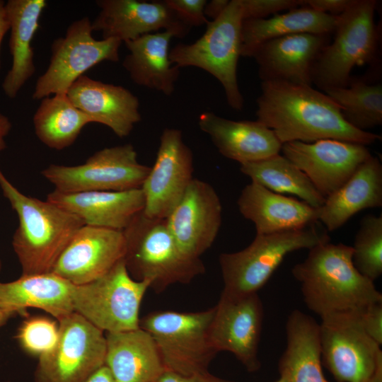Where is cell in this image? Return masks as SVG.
I'll list each match as a JSON object with an SVG mask.
<instances>
[{
    "label": "cell",
    "instance_id": "6da1fadb",
    "mask_svg": "<svg viewBox=\"0 0 382 382\" xmlns=\"http://www.w3.org/2000/svg\"><path fill=\"white\" fill-rule=\"evenodd\" d=\"M257 105V120L271 129L282 144L332 139L367 146L381 138L347 123L340 108L311 85L262 81Z\"/></svg>",
    "mask_w": 382,
    "mask_h": 382
},
{
    "label": "cell",
    "instance_id": "7a4b0ae2",
    "mask_svg": "<svg viewBox=\"0 0 382 382\" xmlns=\"http://www.w3.org/2000/svg\"><path fill=\"white\" fill-rule=\"evenodd\" d=\"M352 253V246L342 243H320L309 249L306 259L291 269L306 306L320 318L361 311L382 302L374 282L354 267Z\"/></svg>",
    "mask_w": 382,
    "mask_h": 382
},
{
    "label": "cell",
    "instance_id": "3957f363",
    "mask_svg": "<svg viewBox=\"0 0 382 382\" xmlns=\"http://www.w3.org/2000/svg\"><path fill=\"white\" fill-rule=\"evenodd\" d=\"M0 187L18 217L12 245L22 274L51 272L77 231L85 225L75 214L48 200L25 195L0 170Z\"/></svg>",
    "mask_w": 382,
    "mask_h": 382
},
{
    "label": "cell",
    "instance_id": "277c9868",
    "mask_svg": "<svg viewBox=\"0 0 382 382\" xmlns=\"http://www.w3.org/2000/svg\"><path fill=\"white\" fill-rule=\"evenodd\" d=\"M125 238L123 257L130 276L146 281L156 293L175 284L190 283L205 272L201 258L185 253L176 242L166 219L139 213L122 231Z\"/></svg>",
    "mask_w": 382,
    "mask_h": 382
},
{
    "label": "cell",
    "instance_id": "5b68a950",
    "mask_svg": "<svg viewBox=\"0 0 382 382\" xmlns=\"http://www.w3.org/2000/svg\"><path fill=\"white\" fill-rule=\"evenodd\" d=\"M311 225L299 229L256 234L250 245L243 250L221 253L219 262L224 282L222 291L238 295L257 293L288 254L330 241L326 232Z\"/></svg>",
    "mask_w": 382,
    "mask_h": 382
},
{
    "label": "cell",
    "instance_id": "8992f818",
    "mask_svg": "<svg viewBox=\"0 0 382 382\" xmlns=\"http://www.w3.org/2000/svg\"><path fill=\"white\" fill-rule=\"evenodd\" d=\"M243 21L240 0H231L217 18L209 21L198 40L178 44L169 52L170 62L179 68L195 66L214 76L222 85L229 106L238 111L244 105L237 79Z\"/></svg>",
    "mask_w": 382,
    "mask_h": 382
},
{
    "label": "cell",
    "instance_id": "52a82bcc",
    "mask_svg": "<svg viewBox=\"0 0 382 382\" xmlns=\"http://www.w3.org/2000/svg\"><path fill=\"white\" fill-rule=\"evenodd\" d=\"M214 307L197 312L156 311L140 318L153 337L166 371L181 375L208 371L217 354L209 337Z\"/></svg>",
    "mask_w": 382,
    "mask_h": 382
},
{
    "label": "cell",
    "instance_id": "ba28073f",
    "mask_svg": "<svg viewBox=\"0 0 382 382\" xmlns=\"http://www.w3.org/2000/svg\"><path fill=\"white\" fill-rule=\"evenodd\" d=\"M377 5L376 0H354L338 16L334 40L320 52L312 69V83L323 91L347 86L354 67L374 60L378 40Z\"/></svg>",
    "mask_w": 382,
    "mask_h": 382
},
{
    "label": "cell",
    "instance_id": "9c48e42d",
    "mask_svg": "<svg viewBox=\"0 0 382 382\" xmlns=\"http://www.w3.org/2000/svg\"><path fill=\"white\" fill-rule=\"evenodd\" d=\"M149 283L129 274L124 260L100 277L74 285L72 305L77 313L106 333L139 328V310Z\"/></svg>",
    "mask_w": 382,
    "mask_h": 382
},
{
    "label": "cell",
    "instance_id": "30bf717a",
    "mask_svg": "<svg viewBox=\"0 0 382 382\" xmlns=\"http://www.w3.org/2000/svg\"><path fill=\"white\" fill-rule=\"evenodd\" d=\"M150 166L139 162L131 144L104 148L78 166L51 164L42 175L63 193L140 189Z\"/></svg>",
    "mask_w": 382,
    "mask_h": 382
},
{
    "label": "cell",
    "instance_id": "8fae6325",
    "mask_svg": "<svg viewBox=\"0 0 382 382\" xmlns=\"http://www.w3.org/2000/svg\"><path fill=\"white\" fill-rule=\"evenodd\" d=\"M91 21L84 17L72 22L65 35L51 46L50 64L37 80L33 99L66 93L83 73L103 61L118 62L122 41L116 38L97 40L92 35Z\"/></svg>",
    "mask_w": 382,
    "mask_h": 382
},
{
    "label": "cell",
    "instance_id": "7c38bea8",
    "mask_svg": "<svg viewBox=\"0 0 382 382\" xmlns=\"http://www.w3.org/2000/svg\"><path fill=\"white\" fill-rule=\"evenodd\" d=\"M54 347L38 358L35 382H86L105 364L104 332L73 312L58 321Z\"/></svg>",
    "mask_w": 382,
    "mask_h": 382
},
{
    "label": "cell",
    "instance_id": "4fadbf2b",
    "mask_svg": "<svg viewBox=\"0 0 382 382\" xmlns=\"http://www.w3.org/2000/svg\"><path fill=\"white\" fill-rule=\"evenodd\" d=\"M361 311L337 313L320 318L322 364L337 382H368L382 362L381 346L364 330Z\"/></svg>",
    "mask_w": 382,
    "mask_h": 382
},
{
    "label": "cell",
    "instance_id": "5bb4252c",
    "mask_svg": "<svg viewBox=\"0 0 382 382\" xmlns=\"http://www.w3.org/2000/svg\"><path fill=\"white\" fill-rule=\"evenodd\" d=\"M214 307L209 337L214 349L233 354L249 372L258 371L264 310L257 293L238 295L221 291Z\"/></svg>",
    "mask_w": 382,
    "mask_h": 382
},
{
    "label": "cell",
    "instance_id": "9a60e30c",
    "mask_svg": "<svg viewBox=\"0 0 382 382\" xmlns=\"http://www.w3.org/2000/svg\"><path fill=\"white\" fill-rule=\"evenodd\" d=\"M193 170L192 152L183 141L182 132L164 129L156 160L141 187L143 213L151 219H166L192 180Z\"/></svg>",
    "mask_w": 382,
    "mask_h": 382
},
{
    "label": "cell",
    "instance_id": "2e32d148",
    "mask_svg": "<svg viewBox=\"0 0 382 382\" xmlns=\"http://www.w3.org/2000/svg\"><path fill=\"white\" fill-rule=\"evenodd\" d=\"M281 151L325 199L371 156L364 144L332 139L311 143L286 142L282 144Z\"/></svg>",
    "mask_w": 382,
    "mask_h": 382
},
{
    "label": "cell",
    "instance_id": "e0dca14e",
    "mask_svg": "<svg viewBox=\"0 0 382 382\" xmlns=\"http://www.w3.org/2000/svg\"><path fill=\"white\" fill-rule=\"evenodd\" d=\"M166 219L182 250L192 257L200 258L214 243L221 226L220 198L209 183L193 178Z\"/></svg>",
    "mask_w": 382,
    "mask_h": 382
},
{
    "label": "cell",
    "instance_id": "ac0fdd59",
    "mask_svg": "<svg viewBox=\"0 0 382 382\" xmlns=\"http://www.w3.org/2000/svg\"><path fill=\"white\" fill-rule=\"evenodd\" d=\"M122 231L83 225L65 247L52 272L74 285L91 282L122 260Z\"/></svg>",
    "mask_w": 382,
    "mask_h": 382
},
{
    "label": "cell",
    "instance_id": "d6986e66",
    "mask_svg": "<svg viewBox=\"0 0 382 382\" xmlns=\"http://www.w3.org/2000/svg\"><path fill=\"white\" fill-rule=\"evenodd\" d=\"M96 4L100 11L91 26L103 39L125 42L161 30L183 37L190 30L163 1L98 0Z\"/></svg>",
    "mask_w": 382,
    "mask_h": 382
},
{
    "label": "cell",
    "instance_id": "ffe728a7",
    "mask_svg": "<svg viewBox=\"0 0 382 382\" xmlns=\"http://www.w3.org/2000/svg\"><path fill=\"white\" fill-rule=\"evenodd\" d=\"M329 35L300 33L263 42L253 52L262 81H279L311 85L312 69Z\"/></svg>",
    "mask_w": 382,
    "mask_h": 382
},
{
    "label": "cell",
    "instance_id": "44dd1931",
    "mask_svg": "<svg viewBox=\"0 0 382 382\" xmlns=\"http://www.w3.org/2000/svg\"><path fill=\"white\" fill-rule=\"evenodd\" d=\"M66 95L93 122L107 126L121 138L127 137L141 120L138 98L121 86L82 75L69 88Z\"/></svg>",
    "mask_w": 382,
    "mask_h": 382
},
{
    "label": "cell",
    "instance_id": "7402d4cb",
    "mask_svg": "<svg viewBox=\"0 0 382 382\" xmlns=\"http://www.w3.org/2000/svg\"><path fill=\"white\" fill-rule=\"evenodd\" d=\"M237 205L241 215L254 224L256 234L302 228L318 221V208L253 181L242 190Z\"/></svg>",
    "mask_w": 382,
    "mask_h": 382
},
{
    "label": "cell",
    "instance_id": "603a6c76",
    "mask_svg": "<svg viewBox=\"0 0 382 382\" xmlns=\"http://www.w3.org/2000/svg\"><path fill=\"white\" fill-rule=\"evenodd\" d=\"M198 125L221 155L240 164L279 154L282 149L274 132L257 120L235 121L205 112Z\"/></svg>",
    "mask_w": 382,
    "mask_h": 382
},
{
    "label": "cell",
    "instance_id": "cb8c5ba5",
    "mask_svg": "<svg viewBox=\"0 0 382 382\" xmlns=\"http://www.w3.org/2000/svg\"><path fill=\"white\" fill-rule=\"evenodd\" d=\"M80 218L85 225L122 231L144 208L141 189L126 191H91L63 193L53 190L47 196Z\"/></svg>",
    "mask_w": 382,
    "mask_h": 382
},
{
    "label": "cell",
    "instance_id": "d4e9b609",
    "mask_svg": "<svg viewBox=\"0 0 382 382\" xmlns=\"http://www.w3.org/2000/svg\"><path fill=\"white\" fill-rule=\"evenodd\" d=\"M73 286L52 272L21 274L14 281L0 282V311L28 316L27 308H39L59 321L74 312Z\"/></svg>",
    "mask_w": 382,
    "mask_h": 382
},
{
    "label": "cell",
    "instance_id": "484cf974",
    "mask_svg": "<svg viewBox=\"0 0 382 382\" xmlns=\"http://www.w3.org/2000/svg\"><path fill=\"white\" fill-rule=\"evenodd\" d=\"M382 207V164L371 156L353 175L318 208V221L328 231L342 226L366 209Z\"/></svg>",
    "mask_w": 382,
    "mask_h": 382
},
{
    "label": "cell",
    "instance_id": "4316f807",
    "mask_svg": "<svg viewBox=\"0 0 382 382\" xmlns=\"http://www.w3.org/2000/svg\"><path fill=\"white\" fill-rule=\"evenodd\" d=\"M105 337V365L116 382H156L166 371L153 337L141 328Z\"/></svg>",
    "mask_w": 382,
    "mask_h": 382
},
{
    "label": "cell",
    "instance_id": "83f0119b",
    "mask_svg": "<svg viewBox=\"0 0 382 382\" xmlns=\"http://www.w3.org/2000/svg\"><path fill=\"white\" fill-rule=\"evenodd\" d=\"M173 33L163 30L141 35L125 42L129 53L122 66L134 83L170 96L179 76V67L169 58V45Z\"/></svg>",
    "mask_w": 382,
    "mask_h": 382
},
{
    "label": "cell",
    "instance_id": "f1b7e54d",
    "mask_svg": "<svg viewBox=\"0 0 382 382\" xmlns=\"http://www.w3.org/2000/svg\"><path fill=\"white\" fill-rule=\"evenodd\" d=\"M286 348L278 369L287 382H329L323 372L319 323L308 314L294 310L286 323Z\"/></svg>",
    "mask_w": 382,
    "mask_h": 382
},
{
    "label": "cell",
    "instance_id": "f546056e",
    "mask_svg": "<svg viewBox=\"0 0 382 382\" xmlns=\"http://www.w3.org/2000/svg\"><path fill=\"white\" fill-rule=\"evenodd\" d=\"M46 6L45 0H8L6 3L11 24L12 65L3 81L2 89L10 98L16 97L35 71L31 43Z\"/></svg>",
    "mask_w": 382,
    "mask_h": 382
},
{
    "label": "cell",
    "instance_id": "4dcf8cb0",
    "mask_svg": "<svg viewBox=\"0 0 382 382\" xmlns=\"http://www.w3.org/2000/svg\"><path fill=\"white\" fill-rule=\"evenodd\" d=\"M338 16L316 11L303 6L282 14L262 19L243 21L241 56L251 57L263 42L300 33L329 35L334 33Z\"/></svg>",
    "mask_w": 382,
    "mask_h": 382
},
{
    "label": "cell",
    "instance_id": "1f68e13d",
    "mask_svg": "<svg viewBox=\"0 0 382 382\" xmlns=\"http://www.w3.org/2000/svg\"><path fill=\"white\" fill-rule=\"evenodd\" d=\"M93 120L75 107L66 93L41 100L33 116L35 132L47 146L62 150L76 141L81 131Z\"/></svg>",
    "mask_w": 382,
    "mask_h": 382
},
{
    "label": "cell",
    "instance_id": "d6a6232c",
    "mask_svg": "<svg viewBox=\"0 0 382 382\" xmlns=\"http://www.w3.org/2000/svg\"><path fill=\"white\" fill-rule=\"evenodd\" d=\"M241 172L268 190L279 194H290L309 205L320 208L325 201L308 177L285 156L270 157L241 164Z\"/></svg>",
    "mask_w": 382,
    "mask_h": 382
},
{
    "label": "cell",
    "instance_id": "836d02e7",
    "mask_svg": "<svg viewBox=\"0 0 382 382\" xmlns=\"http://www.w3.org/2000/svg\"><path fill=\"white\" fill-rule=\"evenodd\" d=\"M340 108L345 121L364 132L382 124V86L350 79L346 87L323 90Z\"/></svg>",
    "mask_w": 382,
    "mask_h": 382
},
{
    "label": "cell",
    "instance_id": "e575fe53",
    "mask_svg": "<svg viewBox=\"0 0 382 382\" xmlns=\"http://www.w3.org/2000/svg\"><path fill=\"white\" fill-rule=\"evenodd\" d=\"M352 247L354 267L374 282L382 274V214L361 219Z\"/></svg>",
    "mask_w": 382,
    "mask_h": 382
},
{
    "label": "cell",
    "instance_id": "d590c367",
    "mask_svg": "<svg viewBox=\"0 0 382 382\" xmlns=\"http://www.w3.org/2000/svg\"><path fill=\"white\" fill-rule=\"evenodd\" d=\"M59 337V323L49 317H26L19 325L16 339L28 354L37 358L50 352Z\"/></svg>",
    "mask_w": 382,
    "mask_h": 382
},
{
    "label": "cell",
    "instance_id": "8d00e7d4",
    "mask_svg": "<svg viewBox=\"0 0 382 382\" xmlns=\"http://www.w3.org/2000/svg\"><path fill=\"white\" fill-rule=\"evenodd\" d=\"M243 19H262L279 11L306 6L305 0H240Z\"/></svg>",
    "mask_w": 382,
    "mask_h": 382
},
{
    "label": "cell",
    "instance_id": "74e56055",
    "mask_svg": "<svg viewBox=\"0 0 382 382\" xmlns=\"http://www.w3.org/2000/svg\"><path fill=\"white\" fill-rule=\"evenodd\" d=\"M165 4L190 28L209 23L204 15L206 0H164Z\"/></svg>",
    "mask_w": 382,
    "mask_h": 382
},
{
    "label": "cell",
    "instance_id": "f35d334b",
    "mask_svg": "<svg viewBox=\"0 0 382 382\" xmlns=\"http://www.w3.org/2000/svg\"><path fill=\"white\" fill-rule=\"evenodd\" d=\"M366 333L379 346L382 345V302L369 305L360 313Z\"/></svg>",
    "mask_w": 382,
    "mask_h": 382
},
{
    "label": "cell",
    "instance_id": "ab89813d",
    "mask_svg": "<svg viewBox=\"0 0 382 382\" xmlns=\"http://www.w3.org/2000/svg\"><path fill=\"white\" fill-rule=\"evenodd\" d=\"M156 382H235L216 376L209 371L181 375L165 371Z\"/></svg>",
    "mask_w": 382,
    "mask_h": 382
},
{
    "label": "cell",
    "instance_id": "60d3db41",
    "mask_svg": "<svg viewBox=\"0 0 382 382\" xmlns=\"http://www.w3.org/2000/svg\"><path fill=\"white\" fill-rule=\"evenodd\" d=\"M354 0H305L306 6L320 12L339 16L345 11Z\"/></svg>",
    "mask_w": 382,
    "mask_h": 382
},
{
    "label": "cell",
    "instance_id": "b9f144b4",
    "mask_svg": "<svg viewBox=\"0 0 382 382\" xmlns=\"http://www.w3.org/2000/svg\"><path fill=\"white\" fill-rule=\"evenodd\" d=\"M230 1L228 0H212L207 2L204 7V15L212 19L217 18L227 7Z\"/></svg>",
    "mask_w": 382,
    "mask_h": 382
},
{
    "label": "cell",
    "instance_id": "7bdbcfd3",
    "mask_svg": "<svg viewBox=\"0 0 382 382\" xmlns=\"http://www.w3.org/2000/svg\"><path fill=\"white\" fill-rule=\"evenodd\" d=\"M11 24L8 17V14L6 8V3L0 0V54L1 46L2 40L8 32L10 30ZM0 69H1V59H0Z\"/></svg>",
    "mask_w": 382,
    "mask_h": 382
},
{
    "label": "cell",
    "instance_id": "ee69618b",
    "mask_svg": "<svg viewBox=\"0 0 382 382\" xmlns=\"http://www.w3.org/2000/svg\"><path fill=\"white\" fill-rule=\"evenodd\" d=\"M86 382H116L108 368L104 364L95 371Z\"/></svg>",
    "mask_w": 382,
    "mask_h": 382
},
{
    "label": "cell",
    "instance_id": "f6af8a7d",
    "mask_svg": "<svg viewBox=\"0 0 382 382\" xmlns=\"http://www.w3.org/2000/svg\"><path fill=\"white\" fill-rule=\"evenodd\" d=\"M11 128V123L9 119L0 113V151L6 148L4 138L8 134Z\"/></svg>",
    "mask_w": 382,
    "mask_h": 382
},
{
    "label": "cell",
    "instance_id": "bcb514c9",
    "mask_svg": "<svg viewBox=\"0 0 382 382\" xmlns=\"http://www.w3.org/2000/svg\"><path fill=\"white\" fill-rule=\"evenodd\" d=\"M17 315L15 312L0 311V328L4 326L11 318Z\"/></svg>",
    "mask_w": 382,
    "mask_h": 382
},
{
    "label": "cell",
    "instance_id": "7dc6e473",
    "mask_svg": "<svg viewBox=\"0 0 382 382\" xmlns=\"http://www.w3.org/2000/svg\"><path fill=\"white\" fill-rule=\"evenodd\" d=\"M368 382H382V362L378 365Z\"/></svg>",
    "mask_w": 382,
    "mask_h": 382
},
{
    "label": "cell",
    "instance_id": "c3c4849f",
    "mask_svg": "<svg viewBox=\"0 0 382 382\" xmlns=\"http://www.w3.org/2000/svg\"><path fill=\"white\" fill-rule=\"evenodd\" d=\"M275 382H287V381L284 376L280 375L279 378Z\"/></svg>",
    "mask_w": 382,
    "mask_h": 382
},
{
    "label": "cell",
    "instance_id": "681fc988",
    "mask_svg": "<svg viewBox=\"0 0 382 382\" xmlns=\"http://www.w3.org/2000/svg\"><path fill=\"white\" fill-rule=\"evenodd\" d=\"M1 261H0V270H1Z\"/></svg>",
    "mask_w": 382,
    "mask_h": 382
},
{
    "label": "cell",
    "instance_id": "f907efd6",
    "mask_svg": "<svg viewBox=\"0 0 382 382\" xmlns=\"http://www.w3.org/2000/svg\"><path fill=\"white\" fill-rule=\"evenodd\" d=\"M5 382H12V381H5Z\"/></svg>",
    "mask_w": 382,
    "mask_h": 382
}]
</instances>
